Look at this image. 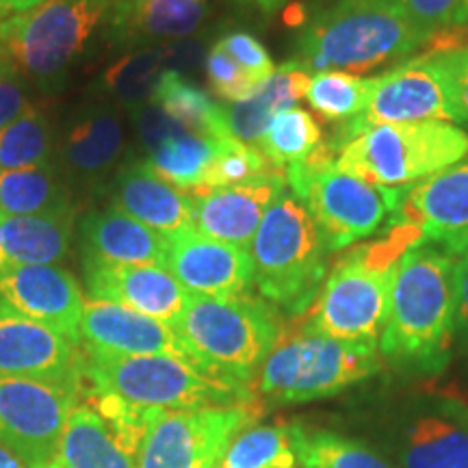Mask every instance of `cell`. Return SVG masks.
<instances>
[{"label":"cell","mask_w":468,"mask_h":468,"mask_svg":"<svg viewBox=\"0 0 468 468\" xmlns=\"http://www.w3.org/2000/svg\"><path fill=\"white\" fill-rule=\"evenodd\" d=\"M453 310L455 256L434 245H417L397 265L379 351L395 365L434 371L449 358Z\"/></svg>","instance_id":"obj_1"},{"label":"cell","mask_w":468,"mask_h":468,"mask_svg":"<svg viewBox=\"0 0 468 468\" xmlns=\"http://www.w3.org/2000/svg\"><path fill=\"white\" fill-rule=\"evenodd\" d=\"M286 189L284 172L273 169L243 185L191 193L193 228L215 241L250 250L262 218Z\"/></svg>","instance_id":"obj_20"},{"label":"cell","mask_w":468,"mask_h":468,"mask_svg":"<svg viewBox=\"0 0 468 468\" xmlns=\"http://www.w3.org/2000/svg\"><path fill=\"white\" fill-rule=\"evenodd\" d=\"M204 68H207L210 90L224 102H241L261 85L219 44H215L208 50L207 58H204Z\"/></svg>","instance_id":"obj_40"},{"label":"cell","mask_w":468,"mask_h":468,"mask_svg":"<svg viewBox=\"0 0 468 468\" xmlns=\"http://www.w3.org/2000/svg\"><path fill=\"white\" fill-rule=\"evenodd\" d=\"M378 347L349 345L303 324L282 335L259 371V393L291 406L335 397L379 371Z\"/></svg>","instance_id":"obj_7"},{"label":"cell","mask_w":468,"mask_h":468,"mask_svg":"<svg viewBox=\"0 0 468 468\" xmlns=\"http://www.w3.org/2000/svg\"><path fill=\"white\" fill-rule=\"evenodd\" d=\"M165 269L186 292L200 297L248 295L254 284L248 248L215 241L196 228L167 237Z\"/></svg>","instance_id":"obj_16"},{"label":"cell","mask_w":468,"mask_h":468,"mask_svg":"<svg viewBox=\"0 0 468 468\" xmlns=\"http://www.w3.org/2000/svg\"><path fill=\"white\" fill-rule=\"evenodd\" d=\"M324 128L317 117L308 111L292 107L280 113L269 122L267 131L256 144L269 165L278 172H286V167L297 165L317 152L324 145Z\"/></svg>","instance_id":"obj_32"},{"label":"cell","mask_w":468,"mask_h":468,"mask_svg":"<svg viewBox=\"0 0 468 468\" xmlns=\"http://www.w3.org/2000/svg\"><path fill=\"white\" fill-rule=\"evenodd\" d=\"M310 76L313 74L302 69L295 61L282 63L267 80L256 87L250 98L226 109V126L230 137L250 145L259 144L269 122L280 111L292 109L297 101H302Z\"/></svg>","instance_id":"obj_26"},{"label":"cell","mask_w":468,"mask_h":468,"mask_svg":"<svg viewBox=\"0 0 468 468\" xmlns=\"http://www.w3.org/2000/svg\"><path fill=\"white\" fill-rule=\"evenodd\" d=\"M401 468H468V406L434 399L417 408L395 431Z\"/></svg>","instance_id":"obj_21"},{"label":"cell","mask_w":468,"mask_h":468,"mask_svg":"<svg viewBox=\"0 0 468 468\" xmlns=\"http://www.w3.org/2000/svg\"><path fill=\"white\" fill-rule=\"evenodd\" d=\"M124 148L120 115L107 107H90L74 115L63 137L61 156L69 172L80 178L101 176L113 167Z\"/></svg>","instance_id":"obj_27"},{"label":"cell","mask_w":468,"mask_h":468,"mask_svg":"<svg viewBox=\"0 0 468 468\" xmlns=\"http://www.w3.org/2000/svg\"><path fill=\"white\" fill-rule=\"evenodd\" d=\"M330 254L306 204L286 189L267 210L250 243L254 284L262 300L280 313L302 317L325 282Z\"/></svg>","instance_id":"obj_4"},{"label":"cell","mask_w":468,"mask_h":468,"mask_svg":"<svg viewBox=\"0 0 468 468\" xmlns=\"http://www.w3.org/2000/svg\"><path fill=\"white\" fill-rule=\"evenodd\" d=\"M453 330L468 336V250L455 261Z\"/></svg>","instance_id":"obj_46"},{"label":"cell","mask_w":468,"mask_h":468,"mask_svg":"<svg viewBox=\"0 0 468 468\" xmlns=\"http://www.w3.org/2000/svg\"><path fill=\"white\" fill-rule=\"evenodd\" d=\"M69 193L57 167L46 165L0 172V215L28 218L69 208Z\"/></svg>","instance_id":"obj_30"},{"label":"cell","mask_w":468,"mask_h":468,"mask_svg":"<svg viewBox=\"0 0 468 468\" xmlns=\"http://www.w3.org/2000/svg\"><path fill=\"white\" fill-rule=\"evenodd\" d=\"M414 28L431 37V35L452 27L460 0H386Z\"/></svg>","instance_id":"obj_42"},{"label":"cell","mask_w":468,"mask_h":468,"mask_svg":"<svg viewBox=\"0 0 468 468\" xmlns=\"http://www.w3.org/2000/svg\"><path fill=\"white\" fill-rule=\"evenodd\" d=\"M452 27H468V0H460V7L455 11Z\"/></svg>","instance_id":"obj_51"},{"label":"cell","mask_w":468,"mask_h":468,"mask_svg":"<svg viewBox=\"0 0 468 468\" xmlns=\"http://www.w3.org/2000/svg\"><path fill=\"white\" fill-rule=\"evenodd\" d=\"M215 468H219V466H215Z\"/></svg>","instance_id":"obj_53"},{"label":"cell","mask_w":468,"mask_h":468,"mask_svg":"<svg viewBox=\"0 0 468 468\" xmlns=\"http://www.w3.org/2000/svg\"><path fill=\"white\" fill-rule=\"evenodd\" d=\"M455 80V91H458V101L464 109V115L468 120V50L464 52H449Z\"/></svg>","instance_id":"obj_47"},{"label":"cell","mask_w":468,"mask_h":468,"mask_svg":"<svg viewBox=\"0 0 468 468\" xmlns=\"http://www.w3.org/2000/svg\"><path fill=\"white\" fill-rule=\"evenodd\" d=\"M134 124H137V134L148 152L156 150L159 145L169 142V139L178 137V134L189 133L156 102H148L142 109L134 111Z\"/></svg>","instance_id":"obj_43"},{"label":"cell","mask_w":468,"mask_h":468,"mask_svg":"<svg viewBox=\"0 0 468 468\" xmlns=\"http://www.w3.org/2000/svg\"><path fill=\"white\" fill-rule=\"evenodd\" d=\"M83 388L0 378V444L28 468H52Z\"/></svg>","instance_id":"obj_13"},{"label":"cell","mask_w":468,"mask_h":468,"mask_svg":"<svg viewBox=\"0 0 468 468\" xmlns=\"http://www.w3.org/2000/svg\"><path fill=\"white\" fill-rule=\"evenodd\" d=\"M207 14L208 0H117L109 14L107 39L115 46L186 39Z\"/></svg>","instance_id":"obj_23"},{"label":"cell","mask_w":468,"mask_h":468,"mask_svg":"<svg viewBox=\"0 0 468 468\" xmlns=\"http://www.w3.org/2000/svg\"><path fill=\"white\" fill-rule=\"evenodd\" d=\"M218 44L259 83L267 80L269 76L276 72V63H273L271 55L251 33L230 31L221 35Z\"/></svg>","instance_id":"obj_41"},{"label":"cell","mask_w":468,"mask_h":468,"mask_svg":"<svg viewBox=\"0 0 468 468\" xmlns=\"http://www.w3.org/2000/svg\"><path fill=\"white\" fill-rule=\"evenodd\" d=\"M269 172H273V167L269 165V161L256 145L243 144L234 137H224L219 139L218 154H215V161L210 163L208 172L204 176L202 186L193 193L243 185Z\"/></svg>","instance_id":"obj_38"},{"label":"cell","mask_w":468,"mask_h":468,"mask_svg":"<svg viewBox=\"0 0 468 468\" xmlns=\"http://www.w3.org/2000/svg\"><path fill=\"white\" fill-rule=\"evenodd\" d=\"M163 72H165L163 46L133 50L102 74V85L124 107L137 111L152 102Z\"/></svg>","instance_id":"obj_36"},{"label":"cell","mask_w":468,"mask_h":468,"mask_svg":"<svg viewBox=\"0 0 468 468\" xmlns=\"http://www.w3.org/2000/svg\"><path fill=\"white\" fill-rule=\"evenodd\" d=\"M261 417L259 403L159 410L139 442L137 468H215L226 449Z\"/></svg>","instance_id":"obj_11"},{"label":"cell","mask_w":468,"mask_h":468,"mask_svg":"<svg viewBox=\"0 0 468 468\" xmlns=\"http://www.w3.org/2000/svg\"><path fill=\"white\" fill-rule=\"evenodd\" d=\"M117 0H46L27 14L0 22V46L20 72L37 80L61 76L83 55Z\"/></svg>","instance_id":"obj_10"},{"label":"cell","mask_w":468,"mask_h":468,"mask_svg":"<svg viewBox=\"0 0 468 468\" xmlns=\"http://www.w3.org/2000/svg\"><path fill=\"white\" fill-rule=\"evenodd\" d=\"M395 269L376 271L345 254L327 273L306 325L336 341L378 347L390 314Z\"/></svg>","instance_id":"obj_12"},{"label":"cell","mask_w":468,"mask_h":468,"mask_svg":"<svg viewBox=\"0 0 468 468\" xmlns=\"http://www.w3.org/2000/svg\"><path fill=\"white\" fill-rule=\"evenodd\" d=\"M468 156V134L447 122L373 126L351 139L336 165L378 189H406Z\"/></svg>","instance_id":"obj_6"},{"label":"cell","mask_w":468,"mask_h":468,"mask_svg":"<svg viewBox=\"0 0 468 468\" xmlns=\"http://www.w3.org/2000/svg\"><path fill=\"white\" fill-rule=\"evenodd\" d=\"M46 0H0V22L7 20V17L27 14L39 5H44Z\"/></svg>","instance_id":"obj_48"},{"label":"cell","mask_w":468,"mask_h":468,"mask_svg":"<svg viewBox=\"0 0 468 468\" xmlns=\"http://www.w3.org/2000/svg\"><path fill=\"white\" fill-rule=\"evenodd\" d=\"M83 273L91 300L120 303L172 327L191 297L161 265H115L83 256Z\"/></svg>","instance_id":"obj_18"},{"label":"cell","mask_w":468,"mask_h":468,"mask_svg":"<svg viewBox=\"0 0 468 468\" xmlns=\"http://www.w3.org/2000/svg\"><path fill=\"white\" fill-rule=\"evenodd\" d=\"M234 3L248 5V7H256V9H261L262 14H273V11L284 7L289 0H234Z\"/></svg>","instance_id":"obj_49"},{"label":"cell","mask_w":468,"mask_h":468,"mask_svg":"<svg viewBox=\"0 0 468 468\" xmlns=\"http://www.w3.org/2000/svg\"><path fill=\"white\" fill-rule=\"evenodd\" d=\"M207 58V48L200 39H176V42L163 44V63L172 72H189L196 69Z\"/></svg>","instance_id":"obj_45"},{"label":"cell","mask_w":468,"mask_h":468,"mask_svg":"<svg viewBox=\"0 0 468 468\" xmlns=\"http://www.w3.org/2000/svg\"><path fill=\"white\" fill-rule=\"evenodd\" d=\"M393 224H414L425 243L462 256L468 250V159L403 189Z\"/></svg>","instance_id":"obj_15"},{"label":"cell","mask_w":468,"mask_h":468,"mask_svg":"<svg viewBox=\"0 0 468 468\" xmlns=\"http://www.w3.org/2000/svg\"><path fill=\"white\" fill-rule=\"evenodd\" d=\"M0 468H28V466L17 458L16 453H11L9 449H5L3 444H0Z\"/></svg>","instance_id":"obj_50"},{"label":"cell","mask_w":468,"mask_h":468,"mask_svg":"<svg viewBox=\"0 0 468 468\" xmlns=\"http://www.w3.org/2000/svg\"><path fill=\"white\" fill-rule=\"evenodd\" d=\"M0 302L79 345L85 297L72 273L57 265H9L0 271Z\"/></svg>","instance_id":"obj_19"},{"label":"cell","mask_w":468,"mask_h":468,"mask_svg":"<svg viewBox=\"0 0 468 468\" xmlns=\"http://www.w3.org/2000/svg\"><path fill=\"white\" fill-rule=\"evenodd\" d=\"M80 248L93 261L165 267L167 237L111 207L80 219Z\"/></svg>","instance_id":"obj_24"},{"label":"cell","mask_w":468,"mask_h":468,"mask_svg":"<svg viewBox=\"0 0 468 468\" xmlns=\"http://www.w3.org/2000/svg\"><path fill=\"white\" fill-rule=\"evenodd\" d=\"M302 468H393L368 444L303 420L286 423Z\"/></svg>","instance_id":"obj_29"},{"label":"cell","mask_w":468,"mask_h":468,"mask_svg":"<svg viewBox=\"0 0 468 468\" xmlns=\"http://www.w3.org/2000/svg\"><path fill=\"white\" fill-rule=\"evenodd\" d=\"M152 102L161 104L189 133L210 139L230 137L226 126V109L210 101L207 91L186 80L183 74L165 69Z\"/></svg>","instance_id":"obj_31"},{"label":"cell","mask_w":468,"mask_h":468,"mask_svg":"<svg viewBox=\"0 0 468 468\" xmlns=\"http://www.w3.org/2000/svg\"><path fill=\"white\" fill-rule=\"evenodd\" d=\"M219 468H297L286 425H259L241 431L226 449Z\"/></svg>","instance_id":"obj_37"},{"label":"cell","mask_w":468,"mask_h":468,"mask_svg":"<svg viewBox=\"0 0 468 468\" xmlns=\"http://www.w3.org/2000/svg\"><path fill=\"white\" fill-rule=\"evenodd\" d=\"M427 39L386 0H336L303 25L291 61L308 74L368 72L410 57Z\"/></svg>","instance_id":"obj_2"},{"label":"cell","mask_w":468,"mask_h":468,"mask_svg":"<svg viewBox=\"0 0 468 468\" xmlns=\"http://www.w3.org/2000/svg\"><path fill=\"white\" fill-rule=\"evenodd\" d=\"M403 122H447L468 124L464 109L455 91L453 69L449 52H423V55L401 61L373 80L371 101L365 113L341 124L327 139L332 150L341 148L368 128Z\"/></svg>","instance_id":"obj_9"},{"label":"cell","mask_w":468,"mask_h":468,"mask_svg":"<svg viewBox=\"0 0 468 468\" xmlns=\"http://www.w3.org/2000/svg\"><path fill=\"white\" fill-rule=\"evenodd\" d=\"M52 133L44 111L33 104L0 128V172L27 169L50 163Z\"/></svg>","instance_id":"obj_35"},{"label":"cell","mask_w":468,"mask_h":468,"mask_svg":"<svg viewBox=\"0 0 468 468\" xmlns=\"http://www.w3.org/2000/svg\"><path fill=\"white\" fill-rule=\"evenodd\" d=\"M79 345L93 356H174L196 362L169 324L91 297L83 306Z\"/></svg>","instance_id":"obj_17"},{"label":"cell","mask_w":468,"mask_h":468,"mask_svg":"<svg viewBox=\"0 0 468 468\" xmlns=\"http://www.w3.org/2000/svg\"><path fill=\"white\" fill-rule=\"evenodd\" d=\"M425 243L423 232L419 226L414 224H393L388 234H384L378 241L358 245L347 254L354 256L356 261H360L362 265L368 269H376V271H390L399 265L403 254H408L410 250L417 248V245Z\"/></svg>","instance_id":"obj_39"},{"label":"cell","mask_w":468,"mask_h":468,"mask_svg":"<svg viewBox=\"0 0 468 468\" xmlns=\"http://www.w3.org/2000/svg\"><path fill=\"white\" fill-rule=\"evenodd\" d=\"M52 468H137V462L101 410L90 401H79L68 419Z\"/></svg>","instance_id":"obj_25"},{"label":"cell","mask_w":468,"mask_h":468,"mask_svg":"<svg viewBox=\"0 0 468 468\" xmlns=\"http://www.w3.org/2000/svg\"><path fill=\"white\" fill-rule=\"evenodd\" d=\"M83 367L80 345L0 302V378L83 388Z\"/></svg>","instance_id":"obj_14"},{"label":"cell","mask_w":468,"mask_h":468,"mask_svg":"<svg viewBox=\"0 0 468 468\" xmlns=\"http://www.w3.org/2000/svg\"><path fill=\"white\" fill-rule=\"evenodd\" d=\"M25 109L27 93L20 79V68L0 46V128L14 122Z\"/></svg>","instance_id":"obj_44"},{"label":"cell","mask_w":468,"mask_h":468,"mask_svg":"<svg viewBox=\"0 0 468 468\" xmlns=\"http://www.w3.org/2000/svg\"><path fill=\"white\" fill-rule=\"evenodd\" d=\"M111 204L163 237L193 228L191 193L161 178L148 161L133 159L122 165L111 186Z\"/></svg>","instance_id":"obj_22"},{"label":"cell","mask_w":468,"mask_h":468,"mask_svg":"<svg viewBox=\"0 0 468 468\" xmlns=\"http://www.w3.org/2000/svg\"><path fill=\"white\" fill-rule=\"evenodd\" d=\"M7 267L9 262H7V256H5V243H3V215H0V271Z\"/></svg>","instance_id":"obj_52"},{"label":"cell","mask_w":468,"mask_h":468,"mask_svg":"<svg viewBox=\"0 0 468 468\" xmlns=\"http://www.w3.org/2000/svg\"><path fill=\"white\" fill-rule=\"evenodd\" d=\"M85 393L139 410H196L254 401L248 384L174 356L85 354Z\"/></svg>","instance_id":"obj_3"},{"label":"cell","mask_w":468,"mask_h":468,"mask_svg":"<svg viewBox=\"0 0 468 468\" xmlns=\"http://www.w3.org/2000/svg\"><path fill=\"white\" fill-rule=\"evenodd\" d=\"M174 330L197 365L248 386L282 336L280 310L250 292L191 295Z\"/></svg>","instance_id":"obj_5"},{"label":"cell","mask_w":468,"mask_h":468,"mask_svg":"<svg viewBox=\"0 0 468 468\" xmlns=\"http://www.w3.org/2000/svg\"><path fill=\"white\" fill-rule=\"evenodd\" d=\"M218 145L219 139L183 133L148 152V165L167 183L193 193L202 186L204 176L218 154Z\"/></svg>","instance_id":"obj_33"},{"label":"cell","mask_w":468,"mask_h":468,"mask_svg":"<svg viewBox=\"0 0 468 468\" xmlns=\"http://www.w3.org/2000/svg\"><path fill=\"white\" fill-rule=\"evenodd\" d=\"M74 208L3 218V243L9 265H57L66 261L74 239Z\"/></svg>","instance_id":"obj_28"},{"label":"cell","mask_w":468,"mask_h":468,"mask_svg":"<svg viewBox=\"0 0 468 468\" xmlns=\"http://www.w3.org/2000/svg\"><path fill=\"white\" fill-rule=\"evenodd\" d=\"M330 144L310 159L286 167V185L317 221L330 251L349 248L376 234L399 207L403 189H378L347 172L335 161Z\"/></svg>","instance_id":"obj_8"},{"label":"cell","mask_w":468,"mask_h":468,"mask_svg":"<svg viewBox=\"0 0 468 468\" xmlns=\"http://www.w3.org/2000/svg\"><path fill=\"white\" fill-rule=\"evenodd\" d=\"M373 80L376 79H360L356 74L336 72V69L317 72L310 76L303 101L321 120L335 122L338 126L347 124L365 113L371 101Z\"/></svg>","instance_id":"obj_34"}]
</instances>
